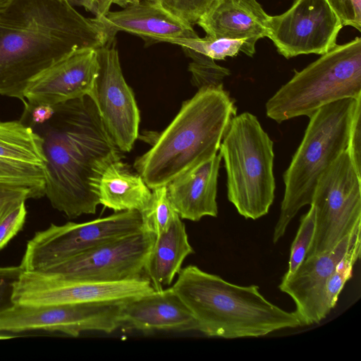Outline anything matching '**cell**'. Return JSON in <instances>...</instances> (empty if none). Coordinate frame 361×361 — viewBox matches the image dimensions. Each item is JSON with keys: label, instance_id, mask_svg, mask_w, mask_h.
I'll return each instance as SVG.
<instances>
[{"label": "cell", "instance_id": "obj_1", "mask_svg": "<svg viewBox=\"0 0 361 361\" xmlns=\"http://www.w3.org/2000/svg\"><path fill=\"white\" fill-rule=\"evenodd\" d=\"M44 123L32 126L42 139L46 158L45 195L51 206L73 219L94 214L101 173L122 158L89 96L53 106Z\"/></svg>", "mask_w": 361, "mask_h": 361}, {"label": "cell", "instance_id": "obj_2", "mask_svg": "<svg viewBox=\"0 0 361 361\" xmlns=\"http://www.w3.org/2000/svg\"><path fill=\"white\" fill-rule=\"evenodd\" d=\"M107 43L97 19L68 0H13L0 13V94L26 104L29 81L69 53Z\"/></svg>", "mask_w": 361, "mask_h": 361}, {"label": "cell", "instance_id": "obj_3", "mask_svg": "<svg viewBox=\"0 0 361 361\" xmlns=\"http://www.w3.org/2000/svg\"><path fill=\"white\" fill-rule=\"evenodd\" d=\"M190 311L197 331L209 337H260L302 326L296 313L273 304L258 286H243L189 265L171 286Z\"/></svg>", "mask_w": 361, "mask_h": 361}, {"label": "cell", "instance_id": "obj_4", "mask_svg": "<svg viewBox=\"0 0 361 361\" xmlns=\"http://www.w3.org/2000/svg\"><path fill=\"white\" fill-rule=\"evenodd\" d=\"M234 100L223 87L204 86L184 102L171 123L134 168L153 190L217 154L231 118Z\"/></svg>", "mask_w": 361, "mask_h": 361}, {"label": "cell", "instance_id": "obj_5", "mask_svg": "<svg viewBox=\"0 0 361 361\" xmlns=\"http://www.w3.org/2000/svg\"><path fill=\"white\" fill-rule=\"evenodd\" d=\"M360 98L328 104L309 117L302 140L283 176L285 190L274 229V243L284 235L299 210L311 204L319 177L346 149L352 118Z\"/></svg>", "mask_w": 361, "mask_h": 361}, {"label": "cell", "instance_id": "obj_6", "mask_svg": "<svg viewBox=\"0 0 361 361\" xmlns=\"http://www.w3.org/2000/svg\"><path fill=\"white\" fill-rule=\"evenodd\" d=\"M274 143L251 113L235 115L221 140L219 154L226 171L227 197L240 215H266L275 196Z\"/></svg>", "mask_w": 361, "mask_h": 361}, {"label": "cell", "instance_id": "obj_7", "mask_svg": "<svg viewBox=\"0 0 361 361\" xmlns=\"http://www.w3.org/2000/svg\"><path fill=\"white\" fill-rule=\"evenodd\" d=\"M361 97V38L331 50L282 85L265 104L269 118L283 121L306 116L347 98Z\"/></svg>", "mask_w": 361, "mask_h": 361}, {"label": "cell", "instance_id": "obj_8", "mask_svg": "<svg viewBox=\"0 0 361 361\" xmlns=\"http://www.w3.org/2000/svg\"><path fill=\"white\" fill-rule=\"evenodd\" d=\"M310 205L315 231L306 257L331 250L361 225V175L346 149L319 177Z\"/></svg>", "mask_w": 361, "mask_h": 361}, {"label": "cell", "instance_id": "obj_9", "mask_svg": "<svg viewBox=\"0 0 361 361\" xmlns=\"http://www.w3.org/2000/svg\"><path fill=\"white\" fill-rule=\"evenodd\" d=\"M142 231L139 211L114 212L84 223L51 224L27 243L20 266L40 271L101 244Z\"/></svg>", "mask_w": 361, "mask_h": 361}, {"label": "cell", "instance_id": "obj_10", "mask_svg": "<svg viewBox=\"0 0 361 361\" xmlns=\"http://www.w3.org/2000/svg\"><path fill=\"white\" fill-rule=\"evenodd\" d=\"M146 276L99 282L63 277L42 271H24L15 283V305H45L92 302L123 303L154 291Z\"/></svg>", "mask_w": 361, "mask_h": 361}, {"label": "cell", "instance_id": "obj_11", "mask_svg": "<svg viewBox=\"0 0 361 361\" xmlns=\"http://www.w3.org/2000/svg\"><path fill=\"white\" fill-rule=\"evenodd\" d=\"M122 304L14 305L0 313V332L41 330L73 337L85 331L109 334L121 327Z\"/></svg>", "mask_w": 361, "mask_h": 361}, {"label": "cell", "instance_id": "obj_12", "mask_svg": "<svg viewBox=\"0 0 361 361\" xmlns=\"http://www.w3.org/2000/svg\"><path fill=\"white\" fill-rule=\"evenodd\" d=\"M342 27L326 0H294L284 13L269 16L267 37L286 59L322 55L336 45Z\"/></svg>", "mask_w": 361, "mask_h": 361}, {"label": "cell", "instance_id": "obj_13", "mask_svg": "<svg viewBox=\"0 0 361 361\" xmlns=\"http://www.w3.org/2000/svg\"><path fill=\"white\" fill-rule=\"evenodd\" d=\"M155 237L141 231L95 246L40 271L99 282L142 276Z\"/></svg>", "mask_w": 361, "mask_h": 361}, {"label": "cell", "instance_id": "obj_14", "mask_svg": "<svg viewBox=\"0 0 361 361\" xmlns=\"http://www.w3.org/2000/svg\"><path fill=\"white\" fill-rule=\"evenodd\" d=\"M99 71L92 99L104 126L121 152H130L138 137L140 112L121 69L115 41L97 49Z\"/></svg>", "mask_w": 361, "mask_h": 361}, {"label": "cell", "instance_id": "obj_15", "mask_svg": "<svg viewBox=\"0 0 361 361\" xmlns=\"http://www.w3.org/2000/svg\"><path fill=\"white\" fill-rule=\"evenodd\" d=\"M99 68L97 49L82 48L64 56L29 81L23 93L25 113L39 104L92 98Z\"/></svg>", "mask_w": 361, "mask_h": 361}, {"label": "cell", "instance_id": "obj_16", "mask_svg": "<svg viewBox=\"0 0 361 361\" xmlns=\"http://www.w3.org/2000/svg\"><path fill=\"white\" fill-rule=\"evenodd\" d=\"M361 234V225L330 250L307 257L288 278L282 279L279 288L295 305V312L302 326L319 324L331 311L326 302V287L336 264Z\"/></svg>", "mask_w": 361, "mask_h": 361}, {"label": "cell", "instance_id": "obj_17", "mask_svg": "<svg viewBox=\"0 0 361 361\" xmlns=\"http://www.w3.org/2000/svg\"><path fill=\"white\" fill-rule=\"evenodd\" d=\"M103 28L107 43L115 41L118 32L125 31L154 42L197 37L192 25L175 16L160 4L145 1L129 5L123 10L95 18Z\"/></svg>", "mask_w": 361, "mask_h": 361}, {"label": "cell", "instance_id": "obj_18", "mask_svg": "<svg viewBox=\"0 0 361 361\" xmlns=\"http://www.w3.org/2000/svg\"><path fill=\"white\" fill-rule=\"evenodd\" d=\"M269 18L257 0H214L196 23L208 37L245 40L252 57L257 40L267 37Z\"/></svg>", "mask_w": 361, "mask_h": 361}, {"label": "cell", "instance_id": "obj_19", "mask_svg": "<svg viewBox=\"0 0 361 361\" xmlns=\"http://www.w3.org/2000/svg\"><path fill=\"white\" fill-rule=\"evenodd\" d=\"M121 326L149 331H197L195 321L172 287L154 290L122 304Z\"/></svg>", "mask_w": 361, "mask_h": 361}, {"label": "cell", "instance_id": "obj_20", "mask_svg": "<svg viewBox=\"0 0 361 361\" xmlns=\"http://www.w3.org/2000/svg\"><path fill=\"white\" fill-rule=\"evenodd\" d=\"M219 154L180 174L166 185L168 197L181 219L216 217Z\"/></svg>", "mask_w": 361, "mask_h": 361}, {"label": "cell", "instance_id": "obj_21", "mask_svg": "<svg viewBox=\"0 0 361 361\" xmlns=\"http://www.w3.org/2000/svg\"><path fill=\"white\" fill-rule=\"evenodd\" d=\"M94 188L99 204L114 212H140L152 195V190L142 176L138 173H132L121 159L105 167Z\"/></svg>", "mask_w": 361, "mask_h": 361}, {"label": "cell", "instance_id": "obj_22", "mask_svg": "<svg viewBox=\"0 0 361 361\" xmlns=\"http://www.w3.org/2000/svg\"><path fill=\"white\" fill-rule=\"evenodd\" d=\"M194 252L184 223L176 219L166 232L155 237L144 268L154 290H161L173 282L185 259Z\"/></svg>", "mask_w": 361, "mask_h": 361}, {"label": "cell", "instance_id": "obj_23", "mask_svg": "<svg viewBox=\"0 0 361 361\" xmlns=\"http://www.w3.org/2000/svg\"><path fill=\"white\" fill-rule=\"evenodd\" d=\"M0 159L45 167L41 136L22 121H0Z\"/></svg>", "mask_w": 361, "mask_h": 361}, {"label": "cell", "instance_id": "obj_24", "mask_svg": "<svg viewBox=\"0 0 361 361\" xmlns=\"http://www.w3.org/2000/svg\"><path fill=\"white\" fill-rule=\"evenodd\" d=\"M140 212L142 231L156 236L168 231L179 216L168 197L166 185L152 190L148 204Z\"/></svg>", "mask_w": 361, "mask_h": 361}, {"label": "cell", "instance_id": "obj_25", "mask_svg": "<svg viewBox=\"0 0 361 361\" xmlns=\"http://www.w3.org/2000/svg\"><path fill=\"white\" fill-rule=\"evenodd\" d=\"M46 169L44 166L0 159V182L24 185L45 194Z\"/></svg>", "mask_w": 361, "mask_h": 361}, {"label": "cell", "instance_id": "obj_26", "mask_svg": "<svg viewBox=\"0 0 361 361\" xmlns=\"http://www.w3.org/2000/svg\"><path fill=\"white\" fill-rule=\"evenodd\" d=\"M171 43L192 49L214 60L236 56L240 51L245 54L246 42L243 39L213 38L206 36L192 39H176Z\"/></svg>", "mask_w": 361, "mask_h": 361}, {"label": "cell", "instance_id": "obj_27", "mask_svg": "<svg viewBox=\"0 0 361 361\" xmlns=\"http://www.w3.org/2000/svg\"><path fill=\"white\" fill-rule=\"evenodd\" d=\"M360 252L361 234L355 238L345 254L338 262L328 280L326 297L327 305L331 310L336 305L344 286L351 278L353 267L360 257Z\"/></svg>", "mask_w": 361, "mask_h": 361}, {"label": "cell", "instance_id": "obj_28", "mask_svg": "<svg viewBox=\"0 0 361 361\" xmlns=\"http://www.w3.org/2000/svg\"><path fill=\"white\" fill-rule=\"evenodd\" d=\"M315 231V213L312 205L300 218V226L291 244L288 267L282 279L290 277L306 258Z\"/></svg>", "mask_w": 361, "mask_h": 361}, {"label": "cell", "instance_id": "obj_29", "mask_svg": "<svg viewBox=\"0 0 361 361\" xmlns=\"http://www.w3.org/2000/svg\"><path fill=\"white\" fill-rule=\"evenodd\" d=\"M187 56L192 59L189 65L194 84L198 89L204 86H219L223 79L230 75L228 69L214 63V59L196 52L192 49L183 47Z\"/></svg>", "mask_w": 361, "mask_h": 361}, {"label": "cell", "instance_id": "obj_30", "mask_svg": "<svg viewBox=\"0 0 361 361\" xmlns=\"http://www.w3.org/2000/svg\"><path fill=\"white\" fill-rule=\"evenodd\" d=\"M214 0H161L159 4L168 11L192 25L208 10Z\"/></svg>", "mask_w": 361, "mask_h": 361}, {"label": "cell", "instance_id": "obj_31", "mask_svg": "<svg viewBox=\"0 0 361 361\" xmlns=\"http://www.w3.org/2000/svg\"><path fill=\"white\" fill-rule=\"evenodd\" d=\"M41 197L39 192L31 188L0 182V218L27 200Z\"/></svg>", "mask_w": 361, "mask_h": 361}, {"label": "cell", "instance_id": "obj_32", "mask_svg": "<svg viewBox=\"0 0 361 361\" xmlns=\"http://www.w3.org/2000/svg\"><path fill=\"white\" fill-rule=\"evenodd\" d=\"M26 215L27 210L23 203L0 218V250L23 228Z\"/></svg>", "mask_w": 361, "mask_h": 361}, {"label": "cell", "instance_id": "obj_33", "mask_svg": "<svg viewBox=\"0 0 361 361\" xmlns=\"http://www.w3.org/2000/svg\"><path fill=\"white\" fill-rule=\"evenodd\" d=\"M343 26L361 28V0H326Z\"/></svg>", "mask_w": 361, "mask_h": 361}, {"label": "cell", "instance_id": "obj_34", "mask_svg": "<svg viewBox=\"0 0 361 361\" xmlns=\"http://www.w3.org/2000/svg\"><path fill=\"white\" fill-rule=\"evenodd\" d=\"M361 98L356 104L351 121L346 150L351 161L361 175Z\"/></svg>", "mask_w": 361, "mask_h": 361}, {"label": "cell", "instance_id": "obj_35", "mask_svg": "<svg viewBox=\"0 0 361 361\" xmlns=\"http://www.w3.org/2000/svg\"><path fill=\"white\" fill-rule=\"evenodd\" d=\"M23 269L20 265L0 267V313L12 307L15 283Z\"/></svg>", "mask_w": 361, "mask_h": 361}, {"label": "cell", "instance_id": "obj_36", "mask_svg": "<svg viewBox=\"0 0 361 361\" xmlns=\"http://www.w3.org/2000/svg\"><path fill=\"white\" fill-rule=\"evenodd\" d=\"M54 112V106L48 104H39L34 106L29 112L24 113L30 118L32 126L44 123L49 121Z\"/></svg>", "mask_w": 361, "mask_h": 361}, {"label": "cell", "instance_id": "obj_37", "mask_svg": "<svg viewBox=\"0 0 361 361\" xmlns=\"http://www.w3.org/2000/svg\"><path fill=\"white\" fill-rule=\"evenodd\" d=\"M139 2H140V0H98L95 18L105 16L109 12V8L112 4H116L125 8L129 5L135 4Z\"/></svg>", "mask_w": 361, "mask_h": 361}, {"label": "cell", "instance_id": "obj_38", "mask_svg": "<svg viewBox=\"0 0 361 361\" xmlns=\"http://www.w3.org/2000/svg\"><path fill=\"white\" fill-rule=\"evenodd\" d=\"M71 4L74 3L79 4L85 9L96 13L97 4L98 0H68Z\"/></svg>", "mask_w": 361, "mask_h": 361}, {"label": "cell", "instance_id": "obj_39", "mask_svg": "<svg viewBox=\"0 0 361 361\" xmlns=\"http://www.w3.org/2000/svg\"><path fill=\"white\" fill-rule=\"evenodd\" d=\"M13 0H0V13L6 9Z\"/></svg>", "mask_w": 361, "mask_h": 361}, {"label": "cell", "instance_id": "obj_40", "mask_svg": "<svg viewBox=\"0 0 361 361\" xmlns=\"http://www.w3.org/2000/svg\"><path fill=\"white\" fill-rule=\"evenodd\" d=\"M12 336H6V335H1L0 334V340L1 339H7V338H11Z\"/></svg>", "mask_w": 361, "mask_h": 361}, {"label": "cell", "instance_id": "obj_41", "mask_svg": "<svg viewBox=\"0 0 361 361\" xmlns=\"http://www.w3.org/2000/svg\"><path fill=\"white\" fill-rule=\"evenodd\" d=\"M147 1H152V2H155V3H158V4H159V2H160V1H161V0H147Z\"/></svg>", "mask_w": 361, "mask_h": 361}]
</instances>
